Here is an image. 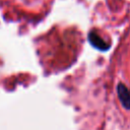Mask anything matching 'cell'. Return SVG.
I'll return each mask as SVG.
<instances>
[{"label": "cell", "mask_w": 130, "mask_h": 130, "mask_svg": "<svg viewBox=\"0 0 130 130\" xmlns=\"http://www.w3.org/2000/svg\"><path fill=\"white\" fill-rule=\"evenodd\" d=\"M88 42L91 44V46L102 52H106L110 49V45L107 44L95 30H90L88 32Z\"/></svg>", "instance_id": "6da1fadb"}, {"label": "cell", "mask_w": 130, "mask_h": 130, "mask_svg": "<svg viewBox=\"0 0 130 130\" xmlns=\"http://www.w3.org/2000/svg\"><path fill=\"white\" fill-rule=\"evenodd\" d=\"M117 94L121 105L126 110H130V88H128L124 83L120 82L117 85Z\"/></svg>", "instance_id": "7a4b0ae2"}]
</instances>
